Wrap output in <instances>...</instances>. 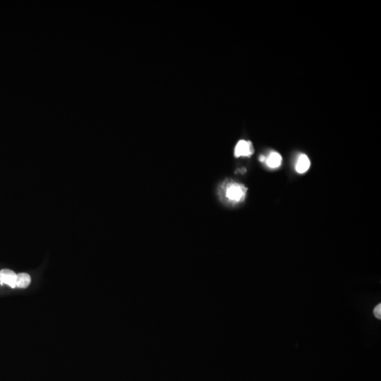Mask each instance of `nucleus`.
<instances>
[{
	"label": "nucleus",
	"instance_id": "obj_1",
	"mask_svg": "<svg viewBox=\"0 0 381 381\" xmlns=\"http://www.w3.org/2000/svg\"><path fill=\"white\" fill-rule=\"evenodd\" d=\"M247 190L242 184L233 182L228 184L225 188V196L230 202H241L245 198Z\"/></svg>",
	"mask_w": 381,
	"mask_h": 381
},
{
	"label": "nucleus",
	"instance_id": "obj_2",
	"mask_svg": "<svg viewBox=\"0 0 381 381\" xmlns=\"http://www.w3.org/2000/svg\"><path fill=\"white\" fill-rule=\"evenodd\" d=\"M254 152V148L252 142L244 140L239 141L234 149V155L236 158L251 156Z\"/></svg>",
	"mask_w": 381,
	"mask_h": 381
},
{
	"label": "nucleus",
	"instance_id": "obj_3",
	"mask_svg": "<svg viewBox=\"0 0 381 381\" xmlns=\"http://www.w3.org/2000/svg\"><path fill=\"white\" fill-rule=\"evenodd\" d=\"M17 275L11 270L4 269L0 271V281L1 283L10 286L12 288L17 287Z\"/></svg>",
	"mask_w": 381,
	"mask_h": 381
},
{
	"label": "nucleus",
	"instance_id": "obj_4",
	"mask_svg": "<svg viewBox=\"0 0 381 381\" xmlns=\"http://www.w3.org/2000/svg\"><path fill=\"white\" fill-rule=\"evenodd\" d=\"M311 162L307 155L301 154L296 165V170L300 174L306 172L310 168Z\"/></svg>",
	"mask_w": 381,
	"mask_h": 381
},
{
	"label": "nucleus",
	"instance_id": "obj_5",
	"mask_svg": "<svg viewBox=\"0 0 381 381\" xmlns=\"http://www.w3.org/2000/svg\"><path fill=\"white\" fill-rule=\"evenodd\" d=\"M282 157L278 152H272L270 154L268 158H266V163L269 168L275 169L279 168L282 163Z\"/></svg>",
	"mask_w": 381,
	"mask_h": 381
},
{
	"label": "nucleus",
	"instance_id": "obj_6",
	"mask_svg": "<svg viewBox=\"0 0 381 381\" xmlns=\"http://www.w3.org/2000/svg\"><path fill=\"white\" fill-rule=\"evenodd\" d=\"M31 276L28 273H22L17 275L16 286L19 288H26L31 284Z\"/></svg>",
	"mask_w": 381,
	"mask_h": 381
},
{
	"label": "nucleus",
	"instance_id": "obj_7",
	"mask_svg": "<svg viewBox=\"0 0 381 381\" xmlns=\"http://www.w3.org/2000/svg\"><path fill=\"white\" fill-rule=\"evenodd\" d=\"M374 314L375 317L377 318L381 319V304H379L375 307L374 310Z\"/></svg>",
	"mask_w": 381,
	"mask_h": 381
},
{
	"label": "nucleus",
	"instance_id": "obj_8",
	"mask_svg": "<svg viewBox=\"0 0 381 381\" xmlns=\"http://www.w3.org/2000/svg\"><path fill=\"white\" fill-rule=\"evenodd\" d=\"M259 160L260 162H262V163H264V162H266V158L264 156V155H260L259 157Z\"/></svg>",
	"mask_w": 381,
	"mask_h": 381
}]
</instances>
